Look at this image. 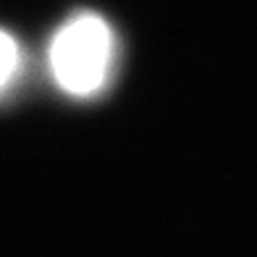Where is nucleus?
I'll use <instances>...</instances> for the list:
<instances>
[{
	"mask_svg": "<svg viewBox=\"0 0 257 257\" xmlns=\"http://www.w3.org/2000/svg\"><path fill=\"white\" fill-rule=\"evenodd\" d=\"M16 68H19V48L14 37L0 29V89L14 79Z\"/></svg>",
	"mask_w": 257,
	"mask_h": 257,
	"instance_id": "nucleus-2",
	"label": "nucleus"
},
{
	"mask_svg": "<svg viewBox=\"0 0 257 257\" xmlns=\"http://www.w3.org/2000/svg\"><path fill=\"white\" fill-rule=\"evenodd\" d=\"M113 32L95 14H79L50 42V71L68 95H95L108 81Z\"/></svg>",
	"mask_w": 257,
	"mask_h": 257,
	"instance_id": "nucleus-1",
	"label": "nucleus"
}]
</instances>
